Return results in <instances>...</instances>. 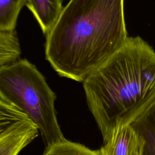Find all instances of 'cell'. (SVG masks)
<instances>
[{"label":"cell","mask_w":155,"mask_h":155,"mask_svg":"<svg viewBox=\"0 0 155 155\" xmlns=\"http://www.w3.org/2000/svg\"><path fill=\"white\" fill-rule=\"evenodd\" d=\"M42 155H99L98 150H93L85 145L66 139L47 147Z\"/></svg>","instance_id":"8fae6325"},{"label":"cell","mask_w":155,"mask_h":155,"mask_svg":"<svg viewBox=\"0 0 155 155\" xmlns=\"http://www.w3.org/2000/svg\"><path fill=\"white\" fill-rule=\"evenodd\" d=\"M62 0H25L44 35L51 30L63 9Z\"/></svg>","instance_id":"52a82bcc"},{"label":"cell","mask_w":155,"mask_h":155,"mask_svg":"<svg viewBox=\"0 0 155 155\" xmlns=\"http://www.w3.org/2000/svg\"><path fill=\"white\" fill-rule=\"evenodd\" d=\"M25 0H0V31L13 32Z\"/></svg>","instance_id":"ba28073f"},{"label":"cell","mask_w":155,"mask_h":155,"mask_svg":"<svg viewBox=\"0 0 155 155\" xmlns=\"http://www.w3.org/2000/svg\"><path fill=\"white\" fill-rule=\"evenodd\" d=\"M143 146L131 125L118 120L98 151L99 155H143Z\"/></svg>","instance_id":"5b68a950"},{"label":"cell","mask_w":155,"mask_h":155,"mask_svg":"<svg viewBox=\"0 0 155 155\" xmlns=\"http://www.w3.org/2000/svg\"><path fill=\"white\" fill-rule=\"evenodd\" d=\"M21 47L15 31H0V67L19 58Z\"/></svg>","instance_id":"9c48e42d"},{"label":"cell","mask_w":155,"mask_h":155,"mask_svg":"<svg viewBox=\"0 0 155 155\" xmlns=\"http://www.w3.org/2000/svg\"><path fill=\"white\" fill-rule=\"evenodd\" d=\"M82 83L88 108L105 142L125 113L155 93V50L140 36H128Z\"/></svg>","instance_id":"7a4b0ae2"},{"label":"cell","mask_w":155,"mask_h":155,"mask_svg":"<svg viewBox=\"0 0 155 155\" xmlns=\"http://www.w3.org/2000/svg\"><path fill=\"white\" fill-rule=\"evenodd\" d=\"M127 38L124 0H70L47 35L45 58L60 76L82 82Z\"/></svg>","instance_id":"6da1fadb"},{"label":"cell","mask_w":155,"mask_h":155,"mask_svg":"<svg viewBox=\"0 0 155 155\" xmlns=\"http://www.w3.org/2000/svg\"><path fill=\"white\" fill-rule=\"evenodd\" d=\"M128 124L142 139L143 155H155V93L125 113L119 120Z\"/></svg>","instance_id":"277c9868"},{"label":"cell","mask_w":155,"mask_h":155,"mask_svg":"<svg viewBox=\"0 0 155 155\" xmlns=\"http://www.w3.org/2000/svg\"><path fill=\"white\" fill-rule=\"evenodd\" d=\"M37 127L27 120L0 138V155H18L38 135Z\"/></svg>","instance_id":"8992f818"},{"label":"cell","mask_w":155,"mask_h":155,"mask_svg":"<svg viewBox=\"0 0 155 155\" xmlns=\"http://www.w3.org/2000/svg\"><path fill=\"white\" fill-rule=\"evenodd\" d=\"M27 120L22 113L0 99V138Z\"/></svg>","instance_id":"30bf717a"},{"label":"cell","mask_w":155,"mask_h":155,"mask_svg":"<svg viewBox=\"0 0 155 155\" xmlns=\"http://www.w3.org/2000/svg\"></svg>","instance_id":"7c38bea8"},{"label":"cell","mask_w":155,"mask_h":155,"mask_svg":"<svg viewBox=\"0 0 155 155\" xmlns=\"http://www.w3.org/2000/svg\"><path fill=\"white\" fill-rule=\"evenodd\" d=\"M56 98L44 76L27 59H18L0 67V99L37 127L45 147L65 139L56 117Z\"/></svg>","instance_id":"3957f363"}]
</instances>
